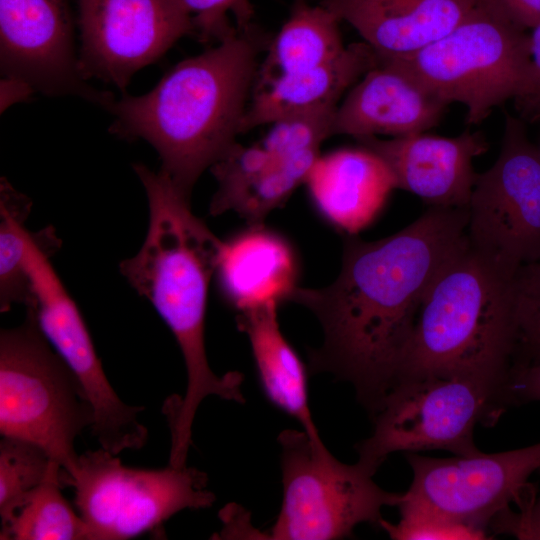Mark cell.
<instances>
[{
  "label": "cell",
  "instance_id": "6da1fadb",
  "mask_svg": "<svg viewBox=\"0 0 540 540\" xmlns=\"http://www.w3.org/2000/svg\"><path fill=\"white\" fill-rule=\"evenodd\" d=\"M467 208L430 206L388 237L347 235L341 269L321 288L298 285L288 301L318 319L323 342L312 373L350 383L373 417L397 383L420 306L445 266L468 244Z\"/></svg>",
  "mask_w": 540,
  "mask_h": 540
},
{
  "label": "cell",
  "instance_id": "7a4b0ae2",
  "mask_svg": "<svg viewBox=\"0 0 540 540\" xmlns=\"http://www.w3.org/2000/svg\"><path fill=\"white\" fill-rule=\"evenodd\" d=\"M146 192L148 229L140 250L119 269L130 285L150 301L166 323L183 356L187 386L163 406L171 446L184 452L192 444V426L208 396L244 403L243 376H221L208 363L205 318L210 280L216 272L223 241L191 210L190 196L162 171L133 165Z\"/></svg>",
  "mask_w": 540,
  "mask_h": 540
},
{
  "label": "cell",
  "instance_id": "3957f363",
  "mask_svg": "<svg viewBox=\"0 0 540 540\" xmlns=\"http://www.w3.org/2000/svg\"><path fill=\"white\" fill-rule=\"evenodd\" d=\"M270 40L254 24L237 28L170 69L149 92L109 108L110 133L149 143L160 171L185 194L236 143Z\"/></svg>",
  "mask_w": 540,
  "mask_h": 540
},
{
  "label": "cell",
  "instance_id": "277c9868",
  "mask_svg": "<svg viewBox=\"0 0 540 540\" xmlns=\"http://www.w3.org/2000/svg\"><path fill=\"white\" fill-rule=\"evenodd\" d=\"M515 273L467 244L424 297L396 385L453 375L508 384L520 347Z\"/></svg>",
  "mask_w": 540,
  "mask_h": 540
},
{
  "label": "cell",
  "instance_id": "5b68a950",
  "mask_svg": "<svg viewBox=\"0 0 540 540\" xmlns=\"http://www.w3.org/2000/svg\"><path fill=\"white\" fill-rule=\"evenodd\" d=\"M383 60L395 61L448 105L463 104L469 126L509 99L524 104L530 92L529 35L490 0L414 54Z\"/></svg>",
  "mask_w": 540,
  "mask_h": 540
},
{
  "label": "cell",
  "instance_id": "8992f818",
  "mask_svg": "<svg viewBox=\"0 0 540 540\" xmlns=\"http://www.w3.org/2000/svg\"><path fill=\"white\" fill-rule=\"evenodd\" d=\"M93 423L82 385L27 309L21 325L0 332L1 436L38 445L70 477L79 457L75 440Z\"/></svg>",
  "mask_w": 540,
  "mask_h": 540
},
{
  "label": "cell",
  "instance_id": "52a82bcc",
  "mask_svg": "<svg viewBox=\"0 0 540 540\" xmlns=\"http://www.w3.org/2000/svg\"><path fill=\"white\" fill-rule=\"evenodd\" d=\"M504 381L476 376H431L399 382L372 417V434L356 446L373 470L395 452L445 450L468 456L478 424L493 425L510 407Z\"/></svg>",
  "mask_w": 540,
  "mask_h": 540
},
{
  "label": "cell",
  "instance_id": "ba28073f",
  "mask_svg": "<svg viewBox=\"0 0 540 540\" xmlns=\"http://www.w3.org/2000/svg\"><path fill=\"white\" fill-rule=\"evenodd\" d=\"M281 447L283 500L265 534L275 540H335L349 537L362 523L379 527L382 510L397 506L403 493L389 492L373 480L376 471L359 460L335 458L319 435L286 429Z\"/></svg>",
  "mask_w": 540,
  "mask_h": 540
},
{
  "label": "cell",
  "instance_id": "9c48e42d",
  "mask_svg": "<svg viewBox=\"0 0 540 540\" xmlns=\"http://www.w3.org/2000/svg\"><path fill=\"white\" fill-rule=\"evenodd\" d=\"M65 485L74 489V505L89 540H126L158 532L175 514L211 507L216 500L207 489V474L197 468L127 467L102 447L79 455Z\"/></svg>",
  "mask_w": 540,
  "mask_h": 540
},
{
  "label": "cell",
  "instance_id": "30bf717a",
  "mask_svg": "<svg viewBox=\"0 0 540 540\" xmlns=\"http://www.w3.org/2000/svg\"><path fill=\"white\" fill-rule=\"evenodd\" d=\"M60 247L53 227L27 230L24 259L34 295L27 309L82 385L94 409L90 430L100 447L115 455L139 450L148 441V429L138 418L144 407L126 404L110 384L84 318L50 262Z\"/></svg>",
  "mask_w": 540,
  "mask_h": 540
},
{
  "label": "cell",
  "instance_id": "8fae6325",
  "mask_svg": "<svg viewBox=\"0 0 540 540\" xmlns=\"http://www.w3.org/2000/svg\"><path fill=\"white\" fill-rule=\"evenodd\" d=\"M474 250L515 273L540 261V156L523 123L506 115L500 153L477 175L467 207Z\"/></svg>",
  "mask_w": 540,
  "mask_h": 540
},
{
  "label": "cell",
  "instance_id": "7c38bea8",
  "mask_svg": "<svg viewBox=\"0 0 540 540\" xmlns=\"http://www.w3.org/2000/svg\"><path fill=\"white\" fill-rule=\"evenodd\" d=\"M406 460L413 477L398 507L431 512L488 533L495 517L511 504L521 505L535 490L528 480L540 469V442L499 453L449 458L408 452Z\"/></svg>",
  "mask_w": 540,
  "mask_h": 540
},
{
  "label": "cell",
  "instance_id": "4fadbf2b",
  "mask_svg": "<svg viewBox=\"0 0 540 540\" xmlns=\"http://www.w3.org/2000/svg\"><path fill=\"white\" fill-rule=\"evenodd\" d=\"M81 45L78 68L124 91L142 68L179 39L194 35L183 0H77Z\"/></svg>",
  "mask_w": 540,
  "mask_h": 540
},
{
  "label": "cell",
  "instance_id": "5bb4252c",
  "mask_svg": "<svg viewBox=\"0 0 540 540\" xmlns=\"http://www.w3.org/2000/svg\"><path fill=\"white\" fill-rule=\"evenodd\" d=\"M0 70L48 96H78L107 110L115 102L80 74L69 0H0Z\"/></svg>",
  "mask_w": 540,
  "mask_h": 540
},
{
  "label": "cell",
  "instance_id": "9a60e30c",
  "mask_svg": "<svg viewBox=\"0 0 540 540\" xmlns=\"http://www.w3.org/2000/svg\"><path fill=\"white\" fill-rule=\"evenodd\" d=\"M377 154L391 171L397 189L431 206L467 208L478 173L473 160L489 147L485 136L469 129L455 137L425 132L358 140Z\"/></svg>",
  "mask_w": 540,
  "mask_h": 540
},
{
  "label": "cell",
  "instance_id": "2e32d148",
  "mask_svg": "<svg viewBox=\"0 0 540 540\" xmlns=\"http://www.w3.org/2000/svg\"><path fill=\"white\" fill-rule=\"evenodd\" d=\"M447 106L395 61L379 60L339 103L333 135L360 140L426 132L438 125Z\"/></svg>",
  "mask_w": 540,
  "mask_h": 540
},
{
  "label": "cell",
  "instance_id": "e0dca14e",
  "mask_svg": "<svg viewBox=\"0 0 540 540\" xmlns=\"http://www.w3.org/2000/svg\"><path fill=\"white\" fill-rule=\"evenodd\" d=\"M481 0H320L380 60L414 54L464 20Z\"/></svg>",
  "mask_w": 540,
  "mask_h": 540
},
{
  "label": "cell",
  "instance_id": "ac0fdd59",
  "mask_svg": "<svg viewBox=\"0 0 540 540\" xmlns=\"http://www.w3.org/2000/svg\"><path fill=\"white\" fill-rule=\"evenodd\" d=\"M305 184L319 212L347 235L368 226L397 189L385 162L362 145L320 155Z\"/></svg>",
  "mask_w": 540,
  "mask_h": 540
},
{
  "label": "cell",
  "instance_id": "d6986e66",
  "mask_svg": "<svg viewBox=\"0 0 540 540\" xmlns=\"http://www.w3.org/2000/svg\"><path fill=\"white\" fill-rule=\"evenodd\" d=\"M378 62L363 41L346 45L339 56L317 67L256 82L241 134L289 115L338 107L343 95Z\"/></svg>",
  "mask_w": 540,
  "mask_h": 540
},
{
  "label": "cell",
  "instance_id": "ffe728a7",
  "mask_svg": "<svg viewBox=\"0 0 540 540\" xmlns=\"http://www.w3.org/2000/svg\"><path fill=\"white\" fill-rule=\"evenodd\" d=\"M216 273L224 297L238 312L288 301L297 286L292 247L262 224L223 241Z\"/></svg>",
  "mask_w": 540,
  "mask_h": 540
},
{
  "label": "cell",
  "instance_id": "44dd1931",
  "mask_svg": "<svg viewBox=\"0 0 540 540\" xmlns=\"http://www.w3.org/2000/svg\"><path fill=\"white\" fill-rule=\"evenodd\" d=\"M278 303L240 311L236 321L248 338L258 378L267 399L297 420L311 435H319L313 421L307 369L281 331Z\"/></svg>",
  "mask_w": 540,
  "mask_h": 540
},
{
  "label": "cell",
  "instance_id": "7402d4cb",
  "mask_svg": "<svg viewBox=\"0 0 540 540\" xmlns=\"http://www.w3.org/2000/svg\"><path fill=\"white\" fill-rule=\"evenodd\" d=\"M340 22L321 3L293 0L289 17L268 44L256 82L308 70L339 56L346 47Z\"/></svg>",
  "mask_w": 540,
  "mask_h": 540
},
{
  "label": "cell",
  "instance_id": "603a6c76",
  "mask_svg": "<svg viewBox=\"0 0 540 540\" xmlns=\"http://www.w3.org/2000/svg\"><path fill=\"white\" fill-rule=\"evenodd\" d=\"M65 471L54 461L45 481L10 522L1 540H89L87 526L62 494Z\"/></svg>",
  "mask_w": 540,
  "mask_h": 540
},
{
  "label": "cell",
  "instance_id": "cb8c5ba5",
  "mask_svg": "<svg viewBox=\"0 0 540 540\" xmlns=\"http://www.w3.org/2000/svg\"><path fill=\"white\" fill-rule=\"evenodd\" d=\"M31 201L17 191L6 178L0 182V311L15 304L30 308L34 303L32 283L25 266L26 233L24 226Z\"/></svg>",
  "mask_w": 540,
  "mask_h": 540
},
{
  "label": "cell",
  "instance_id": "d4e9b609",
  "mask_svg": "<svg viewBox=\"0 0 540 540\" xmlns=\"http://www.w3.org/2000/svg\"><path fill=\"white\" fill-rule=\"evenodd\" d=\"M54 460L38 445L10 437L0 440L1 528L45 481Z\"/></svg>",
  "mask_w": 540,
  "mask_h": 540
},
{
  "label": "cell",
  "instance_id": "484cf974",
  "mask_svg": "<svg viewBox=\"0 0 540 540\" xmlns=\"http://www.w3.org/2000/svg\"><path fill=\"white\" fill-rule=\"evenodd\" d=\"M336 108L301 112L278 119L260 141L275 159L320 153L321 144L333 136Z\"/></svg>",
  "mask_w": 540,
  "mask_h": 540
},
{
  "label": "cell",
  "instance_id": "4316f807",
  "mask_svg": "<svg viewBox=\"0 0 540 540\" xmlns=\"http://www.w3.org/2000/svg\"><path fill=\"white\" fill-rule=\"evenodd\" d=\"M520 325L517 365L540 359V261L520 266L514 275Z\"/></svg>",
  "mask_w": 540,
  "mask_h": 540
},
{
  "label": "cell",
  "instance_id": "83f0119b",
  "mask_svg": "<svg viewBox=\"0 0 540 540\" xmlns=\"http://www.w3.org/2000/svg\"><path fill=\"white\" fill-rule=\"evenodd\" d=\"M400 519H383L379 527L394 540H483L489 534L481 529L459 524L424 510L398 507Z\"/></svg>",
  "mask_w": 540,
  "mask_h": 540
},
{
  "label": "cell",
  "instance_id": "f1b7e54d",
  "mask_svg": "<svg viewBox=\"0 0 540 540\" xmlns=\"http://www.w3.org/2000/svg\"><path fill=\"white\" fill-rule=\"evenodd\" d=\"M193 17L195 36L203 43H218L235 28L253 24L250 0H183Z\"/></svg>",
  "mask_w": 540,
  "mask_h": 540
},
{
  "label": "cell",
  "instance_id": "f546056e",
  "mask_svg": "<svg viewBox=\"0 0 540 540\" xmlns=\"http://www.w3.org/2000/svg\"><path fill=\"white\" fill-rule=\"evenodd\" d=\"M540 474V469L538 470ZM492 534H507L520 540H540V490L531 493L518 506L495 517L488 527Z\"/></svg>",
  "mask_w": 540,
  "mask_h": 540
},
{
  "label": "cell",
  "instance_id": "4dcf8cb0",
  "mask_svg": "<svg viewBox=\"0 0 540 540\" xmlns=\"http://www.w3.org/2000/svg\"><path fill=\"white\" fill-rule=\"evenodd\" d=\"M510 407L540 401V359L517 366L507 386Z\"/></svg>",
  "mask_w": 540,
  "mask_h": 540
},
{
  "label": "cell",
  "instance_id": "1f68e13d",
  "mask_svg": "<svg viewBox=\"0 0 540 540\" xmlns=\"http://www.w3.org/2000/svg\"><path fill=\"white\" fill-rule=\"evenodd\" d=\"M516 25L532 29L540 22V0H490Z\"/></svg>",
  "mask_w": 540,
  "mask_h": 540
},
{
  "label": "cell",
  "instance_id": "d6a6232c",
  "mask_svg": "<svg viewBox=\"0 0 540 540\" xmlns=\"http://www.w3.org/2000/svg\"><path fill=\"white\" fill-rule=\"evenodd\" d=\"M529 50L531 64V85L528 98L524 102L530 105V110L540 116V22L537 23L529 34Z\"/></svg>",
  "mask_w": 540,
  "mask_h": 540
},
{
  "label": "cell",
  "instance_id": "836d02e7",
  "mask_svg": "<svg viewBox=\"0 0 540 540\" xmlns=\"http://www.w3.org/2000/svg\"><path fill=\"white\" fill-rule=\"evenodd\" d=\"M35 90L25 81L2 76L0 82L1 113L11 105L28 100Z\"/></svg>",
  "mask_w": 540,
  "mask_h": 540
},
{
  "label": "cell",
  "instance_id": "e575fe53",
  "mask_svg": "<svg viewBox=\"0 0 540 540\" xmlns=\"http://www.w3.org/2000/svg\"><path fill=\"white\" fill-rule=\"evenodd\" d=\"M537 149H538L539 156H540V143H539V145L537 146Z\"/></svg>",
  "mask_w": 540,
  "mask_h": 540
}]
</instances>
